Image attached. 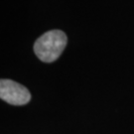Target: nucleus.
I'll return each instance as SVG.
<instances>
[{"mask_svg": "<svg viewBox=\"0 0 134 134\" xmlns=\"http://www.w3.org/2000/svg\"><path fill=\"white\" fill-rule=\"evenodd\" d=\"M67 43V36L63 31H48L36 40L34 52L42 62L53 63L62 55Z\"/></svg>", "mask_w": 134, "mask_h": 134, "instance_id": "f257e3e1", "label": "nucleus"}, {"mask_svg": "<svg viewBox=\"0 0 134 134\" xmlns=\"http://www.w3.org/2000/svg\"><path fill=\"white\" fill-rule=\"evenodd\" d=\"M0 97L12 105H25L31 100V93L28 88L12 80H1Z\"/></svg>", "mask_w": 134, "mask_h": 134, "instance_id": "f03ea898", "label": "nucleus"}]
</instances>
